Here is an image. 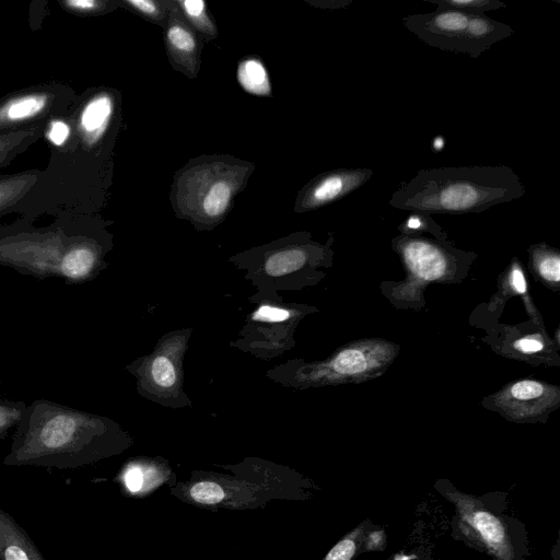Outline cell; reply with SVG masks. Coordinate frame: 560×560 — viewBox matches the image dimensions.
<instances>
[{"label":"cell","instance_id":"1","mask_svg":"<svg viewBox=\"0 0 560 560\" xmlns=\"http://www.w3.org/2000/svg\"><path fill=\"white\" fill-rule=\"evenodd\" d=\"M128 446L129 439L110 420L38 399L26 406L3 465L77 469Z\"/></svg>","mask_w":560,"mask_h":560},{"label":"cell","instance_id":"2","mask_svg":"<svg viewBox=\"0 0 560 560\" xmlns=\"http://www.w3.org/2000/svg\"><path fill=\"white\" fill-rule=\"evenodd\" d=\"M525 186L508 165L420 170L393 192L389 205L421 214L478 213L520 199Z\"/></svg>","mask_w":560,"mask_h":560},{"label":"cell","instance_id":"3","mask_svg":"<svg viewBox=\"0 0 560 560\" xmlns=\"http://www.w3.org/2000/svg\"><path fill=\"white\" fill-rule=\"evenodd\" d=\"M250 475L242 465L232 466L235 475L192 471L186 481L175 482L170 493L189 505L218 511L265 508L275 499L291 500L289 469L277 465L250 464Z\"/></svg>","mask_w":560,"mask_h":560},{"label":"cell","instance_id":"4","mask_svg":"<svg viewBox=\"0 0 560 560\" xmlns=\"http://www.w3.org/2000/svg\"><path fill=\"white\" fill-rule=\"evenodd\" d=\"M92 237L86 220L75 215H61L43 228L21 219L0 228V265L34 277H60L71 253Z\"/></svg>","mask_w":560,"mask_h":560},{"label":"cell","instance_id":"5","mask_svg":"<svg viewBox=\"0 0 560 560\" xmlns=\"http://www.w3.org/2000/svg\"><path fill=\"white\" fill-rule=\"evenodd\" d=\"M250 168L252 165L231 158L198 160L177 174L172 189L173 205L195 224L213 225L231 208Z\"/></svg>","mask_w":560,"mask_h":560},{"label":"cell","instance_id":"6","mask_svg":"<svg viewBox=\"0 0 560 560\" xmlns=\"http://www.w3.org/2000/svg\"><path fill=\"white\" fill-rule=\"evenodd\" d=\"M399 349L398 345L381 338L357 340L340 347L327 360L313 364L304 380L312 385L370 381L385 373Z\"/></svg>","mask_w":560,"mask_h":560},{"label":"cell","instance_id":"7","mask_svg":"<svg viewBox=\"0 0 560 560\" xmlns=\"http://www.w3.org/2000/svg\"><path fill=\"white\" fill-rule=\"evenodd\" d=\"M77 97L72 88L59 82L40 83L8 93L0 98V135L65 115Z\"/></svg>","mask_w":560,"mask_h":560},{"label":"cell","instance_id":"8","mask_svg":"<svg viewBox=\"0 0 560 560\" xmlns=\"http://www.w3.org/2000/svg\"><path fill=\"white\" fill-rule=\"evenodd\" d=\"M445 497L456 511V527L471 545L494 560H516L505 523L478 498L458 490Z\"/></svg>","mask_w":560,"mask_h":560},{"label":"cell","instance_id":"9","mask_svg":"<svg viewBox=\"0 0 560 560\" xmlns=\"http://www.w3.org/2000/svg\"><path fill=\"white\" fill-rule=\"evenodd\" d=\"M115 109L116 96L106 88H93L77 97L68 112L73 126V152H92L101 147Z\"/></svg>","mask_w":560,"mask_h":560},{"label":"cell","instance_id":"10","mask_svg":"<svg viewBox=\"0 0 560 560\" xmlns=\"http://www.w3.org/2000/svg\"><path fill=\"white\" fill-rule=\"evenodd\" d=\"M491 408L516 422H532L547 416L560 401V390L548 383L523 378L505 385L489 397Z\"/></svg>","mask_w":560,"mask_h":560},{"label":"cell","instance_id":"11","mask_svg":"<svg viewBox=\"0 0 560 560\" xmlns=\"http://www.w3.org/2000/svg\"><path fill=\"white\" fill-rule=\"evenodd\" d=\"M393 247L409 276L422 283L447 277L456 258L450 247L441 242L416 233H401L393 240Z\"/></svg>","mask_w":560,"mask_h":560},{"label":"cell","instance_id":"12","mask_svg":"<svg viewBox=\"0 0 560 560\" xmlns=\"http://www.w3.org/2000/svg\"><path fill=\"white\" fill-rule=\"evenodd\" d=\"M471 14L453 9H439L429 13L402 18L404 26L427 45L457 52Z\"/></svg>","mask_w":560,"mask_h":560},{"label":"cell","instance_id":"13","mask_svg":"<svg viewBox=\"0 0 560 560\" xmlns=\"http://www.w3.org/2000/svg\"><path fill=\"white\" fill-rule=\"evenodd\" d=\"M373 175L368 167L337 168L315 176L300 191L295 211L304 212L342 199L363 186Z\"/></svg>","mask_w":560,"mask_h":560},{"label":"cell","instance_id":"14","mask_svg":"<svg viewBox=\"0 0 560 560\" xmlns=\"http://www.w3.org/2000/svg\"><path fill=\"white\" fill-rule=\"evenodd\" d=\"M167 11L165 28L166 49L178 71L194 79L199 69V42L174 1H164Z\"/></svg>","mask_w":560,"mask_h":560},{"label":"cell","instance_id":"15","mask_svg":"<svg viewBox=\"0 0 560 560\" xmlns=\"http://www.w3.org/2000/svg\"><path fill=\"white\" fill-rule=\"evenodd\" d=\"M118 481L126 495L144 498L163 485L175 482V476L165 460L140 457L126 463Z\"/></svg>","mask_w":560,"mask_h":560},{"label":"cell","instance_id":"16","mask_svg":"<svg viewBox=\"0 0 560 560\" xmlns=\"http://www.w3.org/2000/svg\"><path fill=\"white\" fill-rule=\"evenodd\" d=\"M514 34V30L486 14H471L467 28L459 43L457 52L467 54L477 59L493 44Z\"/></svg>","mask_w":560,"mask_h":560},{"label":"cell","instance_id":"17","mask_svg":"<svg viewBox=\"0 0 560 560\" xmlns=\"http://www.w3.org/2000/svg\"><path fill=\"white\" fill-rule=\"evenodd\" d=\"M0 560H46L21 525L0 509Z\"/></svg>","mask_w":560,"mask_h":560},{"label":"cell","instance_id":"18","mask_svg":"<svg viewBox=\"0 0 560 560\" xmlns=\"http://www.w3.org/2000/svg\"><path fill=\"white\" fill-rule=\"evenodd\" d=\"M42 176L43 171L37 168L0 176V217L11 211H19Z\"/></svg>","mask_w":560,"mask_h":560},{"label":"cell","instance_id":"19","mask_svg":"<svg viewBox=\"0 0 560 560\" xmlns=\"http://www.w3.org/2000/svg\"><path fill=\"white\" fill-rule=\"evenodd\" d=\"M46 122L0 135V170L44 137Z\"/></svg>","mask_w":560,"mask_h":560},{"label":"cell","instance_id":"20","mask_svg":"<svg viewBox=\"0 0 560 560\" xmlns=\"http://www.w3.org/2000/svg\"><path fill=\"white\" fill-rule=\"evenodd\" d=\"M533 271L547 285L558 287L560 282V254L545 243L529 248Z\"/></svg>","mask_w":560,"mask_h":560},{"label":"cell","instance_id":"21","mask_svg":"<svg viewBox=\"0 0 560 560\" xmlns=\"http://www.w3.org/2000/svg\"><path fill=\"white\" fill-rule=\"evenodd\" d=\"M316 246H290L269 255L265 270L271 276H281L301 268L306 264L311 249Z\"/></svg>","mask_w":560,"mask_h":560},{"label":"cell","instance_id":"22","mask_svg":"<svg viewBox=\"0 0 560 560\" xmlns=\"http://www.w3.org/2000/svg\"><path fill=\"white\" fill-rule=\"evenodd\" d=\"M237 79L241 86L248 93L266 96L271 92L267 70L258 59L242 60L237 68Z\"/></svg>","mask_w":560,"mask_h":560},{"label":"cell","instance_id":"23","mask_svg":"<svg viewBox=\"0 0 560 560\" xmlns=\"http://www.w3.org/2000/svg\"><path fill=\"white\" fill-rule=\"evenodd\" d=\"M44 138L50 143L51 151L59 153L74 151L73 126L68 113L50 118L46 122Z\"/></svg>","mask_w":560,"mask_h":560},{"label":"cell","instance_id":"24","mask_svg":"<svg viewBox=\"0 0 560 560\" xmlns=\"http://www.w3.org/2000/svg\"><path fill=\"white\" fill-rule=\"evenodd\" d=\"M179 12L187 23L203 36L217 37V27L207 11V4L201 0H175Z\"/></svg>","mask_w":560,"mask_h":560},{"label":"cell","instance_id":"25","mask_svg":"<svg viewBox=\"0 0 560 560\" xmlns=\"http://www.w3.org/2000/svg\"><path fill=\"white\" fill-rule=\"evenodd\" d=\"M57 2L63 11L79 16H98L119 7L118 1L109 0H58Z\"/></svg>","mask_w":560,"mask_h":560},{"label":"cell","instance_id":"26","mask_svg":"<svg viewBox=\"0 0 560 560\" xmlns=\"http://www.w3.org/2000/svg\"><path fill=\"white\" fill-rule=\"evenodd\" d=\"M365 523L348 532L324 557L323 560H352L364 537Z\"/></svg>","mask_w":560,"mask_h":560},{"label":"cell","instance_id":"27","mask_svg":"<svg viewBox=\"0 0 560 560\" xmlns=\"http://www.w3.org/2000/svg\"><path fill=\"white\" fill-rule=\"evenodd\" d=\"M439 9H453L469 14H485L487 11L505 8L500 0H425Z\"/></svg>","mask_w":560,"mask_h":560},{"label":"cell","instance_id":"28","mask_svg":"<svg viewBox=\"0 0 560 560\" xmlns=\"http://www.w3.org/2000/svg\"><path fill=\"white\" fill-rule=\"evenodd\" d=\"M118 4L133 11L143 18L160 24L166 25L167 11L164 1H152V0H122L118 1Z\"/></svg>","mask_w":560,"mask_h":560},{"label":"cell","instance_id":"29","mask_svg":"<svg viewBox=\"0 0 560 560\" xmlns=\"http://www.w3.org/2000/svg\"><path fill=\"white\" fill-rule=\"evenodd\" d=\"M26 409L24 401H9L0 399V440L16 428Z\"/></svg>","mask_w":560,"mask_h":560},{"label":"cell","instance_id":"30","mask_svg":"<svg viewBox=\"0 0 560 560\" xmlns=\"http://www.w3.org/2000/svg\"><path fill=\"white\" fill-rule=\"evenodd\" d=\"M151 376L154 383L163 388H171L176 383V370L172 360L165 355H158L151 362Z\"/></svg>","mask_w":560,"mask_h":560},{"label":"cell","instance_id":"31","mask_svg":"<svg viewBox=\"0 0 560 560\" xmlns=\"http://www.w3.org/2000/svg\"><path fill=\"white\" fill-rule=\"evenodd\" d=\"M506 283L516 294L525 295L527 293L526 279L517 259H514L509 268Z\"/></svg>","mask_w":560,"mask_h":560},{"label":"cell","instance_id":"32","mask_svg":"<svg viewBox=\"0 0 560 560\" xmlns=\"http://www.w3.org/2000/svg\"><path fill=\"white\" fill-rule=\"evenodd\" d=\"M512 346L520 353L535 354L541 352L546 345L541 336L527 335L516 339Z\"/></svg>","mask_w":560,"mask_h":560}]
</instances>
